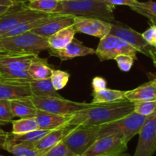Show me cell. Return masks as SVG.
<instances>
[{
  "instance_id": "obj_47",
  "label": "cell",
  "mask_w": 156,
  "mask_h": 156,
  "mask_svg": "<svg viewBox=\"0 0 156 156\" xmlns=\"http://www.w3.org/2000/svg\"><path fill=\"white\" fill-rule=\"evenodd\" d=\"M152 24H156V20H155V21H152Z\"/></svg>"
},
{
  "instance_id": "obj_12",
  "label": "cell",
  "mask_w": 156,
  "mask_h": 156,
  "mask_svg": "<svg viewBox=\"0 0 156 156\" xmlns=\"http://www.w3.org/2000/svg\"><path fill=\"white\" fill-rule=\"evenodd\" d=\"M76 33L85 34L100 39L110 33L111 23L97 18L75 17L73 24Z\"/></svg>"
},
{
  "instance_id": "obj_2",
  "label": "cell",
  "mask_w": 156,
  "mask_h": 156,
  "mask_svg": "<svg viewBox=\"0 0 156 156\" xmlns=\"http://www.w3.org/2000/svg\"><path fill=\"white\" fill-rule=\"evenodd\" d=\"M114 9L115 6L102 0H59L54 15L97 18L111 23L115 20Z\"/></svg>"
},
{
  "instance_id": "obj_48",
  "label": "cell",
  "mask_w": 156,
  "mask_h": 156,
  "mask_svg": "<svg viewBox=\"0 0 156 156\" xmlns=\"http://www.w3.org/2000/svg\"><path fill=\"white\" fill-rule=\"evenodd\" d=\"M154 50H155V51L156 52V47H154Z\"/></svg>"
},
{
  "instance_id": "obj_32",
  "label": "cell",
  "mask_w": 156,
  "mask_h": 156,
  "mask_svg": "<svg viewBox=\"0 0 156 156\" xmlns=\"http://www.w3.org/2000/svg\"><path fill=\"white\" fill-rule=\"evenodd\" d=\"M69 77V73L67 72L59 69H53L51 76H50V80H51L52 85L54 89L59 91L65 88L68 83Z\"/></svg>"
},
{
  "instance_id": "obj_42",
  "label": "cell",
  "mask_w": 156,
  "mask_h": 156,
  "mask_svg": "<svg viewBox=\"0 0 156 156\" xmlns=\"http://www.w3.org/2000/svg\"><path fill=\"white\" fill-rule=\"evenodd\" d=\"M11 6H5V5H0V16L2 15L3 14L5 13L10 8Z\"/></svg>"
},
{
  "instance_id": "obj_40",
  "label": "cell",
  "mask_w": 156,
  "mask_h": 156,
  "mask_svg": "<svg viewBox=\"0 0 156 156\" xmlns=\"http://www.w3.org/2000/svg\"><path fill=\"white\" fill-rule=\"evenodd\" d=\"M13 3L11 0H0V5H5V6H12Z\"/></svg>"
},
{
  "instance_id": "obj_21",
  "label": "cell",
  "mask_w": 156,
  "mask_h": 156,
  "mask_svg": "<svg viewBox=\"0 0 156 156\" xmlns=\"http://www.w3.org/2000/svg\"><path fill=\"white\" fill-rule=\"evenodd\" d=\"M53 69L48 63L47 59L39 57L38 55L34 57L27 72L34 80L50 79Z\"/></svg>"
},
{
  "instance_id": "obj_31",
  "label": "cell",
  "mask_w": 156,
  "mask_h": 156,
  "mask_svg": "<svg viewBox=\"0 0 156 156\" xmlns=\"http://www.w3.org/2000/svg\"><path fill=\"white\" fill-rule=\"evenodd\" d=\"M130 8L133 11L146 17L151 22L156 20V2L149 0L148 2H140Z\"/></svg>"
},
{
  "instance_id": "obj_45",
  "label": "cell",
  "mask_w": 156,
  "mask_h": 156,
  "mask_svg": "<svg viewBox=\"0 0 156 156\" xmlns=\"http://www.w3.org/2000/svg\"><path fill=\"white\" fill-rule=\"evenodd\" d=\"M6 55H10V54H8V53H2V52H0V58L2 57V56H6Z\"/></svg>"
},
{
  "instance_id": "obj_24",
  "label": "cell",
  "mask_w": 156,
  "mask_h": 156,
  "mask_svg": "<svg viewBox=\"0 0 156 156\" xmlns=\"http://www.w3.org/2000/svg\"><path fill=\"white\" fill-rule=\"evenodd\" d=\"M32 95L41 97H62L56 90L54 89L50 79L34 80L29 82Z\"/></svg>"
},
{
  "instance_id": "obj_20",
  "label": "cell",
  "mask_w": 156,
  "mask_h": 156,
  "mask_svg": "<svg viewBox=\"0 0 156 156\" xmlns=\"http://www.w3.org/2000/svg\"><path fill=\"white\" fill-rule=\"evenodd\" d=\"M35 56L33 54L6 55L0 58V66L12 69L27 71Z\"/></svg>"
},
{
  "instance_id": "obj_18",
  "label": "cell",
  "mask_w": 156,
  "mask_h": 156,
  "mask_svg": "<svg viewBox=\"0 0 156 156\" xmlns=\"http://www.w3.org/2000/svg\"><path fill=\"white\" fill-rule=\"evenodd\" d=\"M125 98L133 103L156 101V79L146 82L133 90L126 91Z\"/></svg>"
},
{
  "instance_id": "obj_49",
  "label": "cell",
  "mask_w": 156,
  "mask_h": 156,
  "mask_svg": "<svg viewBox=\"0 0 156 156\" xmlns=\"http://www.w3.org/2000/svg\"><path fill=\"white\" fill-rule=\"evenodd\" d=\"M1 80H2V79L1 77H0V81H1Z\"/></svg>"
},
{
  "instance_id": "obj_15",
  "label": "cell",
  "mask_w": 156,
  "mask_h": 156,
  "mask_svg": "<svg viewBox=\"0 0 156 156\" xmlns=\"http://www.w3.org/2000/svg\"><path fill=\"white\" fill-rule=\"evenodd\" d=\"M48 50L50 56L59 58L61 60H67L79 56H85L95 53V50L86 47L82 44V41L75 37L68 45L63 48L59 50L50 49Z\"/></svg>"
},
{
  "instance_id": "obj_9",
  "label": "cell",
  "mask_w": 156,
  "mask_h": 156,
  "mask_svg": "<svg viewBox=\"0 0 156 156\" xmlns=\"http://www.w3.org/2000/svg\"><path fill=\"white\" fill-rule=\"evenodd\" d=\"M49 15L50 14L30 10L26 4L13 5L5 13L0 16V36L21 23L37 19Z\"/></svg>"
},
{
  "instance_id": "obj_33",
  "label": "cell",
  "mask_w": 156,
  "mask_h": 156,
  "mask_svg": "<svg viewBox=\"0 0 156 156\" xmlns=\"http://www.w3.org/2000/svg\"><path fill=\"white\" fill-rule=\"evenodd\" d=\"M133 111L143 116H149L156 111V101L133 103Z\"/></svg>"
},
{
  "instance_id": "obj_5",
  "label": "cell",
  "mask_w": 156,
  "mask_h": 156,
  "mask_svg": "<svg viewBox=\"0 0 156 156\" xmlns=\"http://www.w3.org/2000/svg\"><path fill=\"white\" fill-rule=\"evenodd\" d=\"M100 127L91 125L74 126L62 142L72 152L81 156L98 139Z\"/></svg>"
},
{
  "instance_id": "obj_3",
  "label": "cell",
  "mask_w": 156,
  "mask_h": 156,
  "mask_svg": "<svg viewBox=\"0 0 156 156\" xmlns=\"http://www.w3.org/2000/svg\"><path fill=\"white\" fill-rule=\"evenodd\" d=\"M49 49L47 38L31 31L0 38V52L10 55H39L41 51Z\"/></svg>"
},
{
  "instance_id": "obj_38",
  "label": "cell",
  "mask_w": 156,
  "mask_h": 156,
  "mask_svg": "<svg viewBox=\"0 0 156 156\" xmlns=\"http://www.w3.org/2000/svg\"><path fill=\"white\" fill-rule=\"evenodd\" d=\"M93 92H98L107 88V81L104 78L96 76L92 80Z\"/></svg>"
},
{
  "instance_id": "obj_8",
  "label": "cell",
  "mask_w": 156,
  "mask_h": 156,
  "mask_svg": "<svg viewBox=\"0 0 156 156\" xmlns=\"http://www.w3.org/2000/svg\"><path fill=\"white\" fill-rule=\"evenodd\" d=\"M128 143L117 135L99 138L81 156H130L127 151Z\"/></svg>"
},
{
  "instance_id": "obj_35",
  "label": "cell",
  "mask_w": 156,
  "mask_h": 156,
  "mask_svg": "<svg viewBox=\"0 0 156 156\" xmlns=\"http://www.w3.org/2000/svg\"><path fill=\"white\" fill-rule=\"evenodd\" d=\"M14 117L11 111L9 101L0 100V123L7 124L12 123Z\"/></svg>"
},
{
  "instance_id": "obj_37",
  "label": "cell",
  "mask_w": 156,
  "mask_h": 156,
  "mask_svg": "<svg viewBox=\"0 0 156 156\" xmlns=\"http://www.w3.org/2000/svg\"><path fill=\"white\" fill-rule=\"evenodd\" d=\"M145 41L150 46L156 47V24H152L145 32L142 34Z\"/></svg>"
},
{
  "instance_id": "obj_23",
  "label": "cell",
  "mask_w": 156,
  "mask_h": 156,
  "mask_svg": "<svg viewBox=\"0 0 156 156\" xmlns=\"http://www.w3.org/2000/svg\"><path fill=\"white\" fill-rule=\"evenodd\" d=\"M10 108L14 117L19 118L34 117L36 116L37 109L28 98L10 101Z\"/></svg>"
},
{
  "instance_id": "obj_22",
  "label": "cell",
  "mask_w": 156,
  "mask_h": 156,
  "mask_svg": "<svg viewBox=\"0 0 156 156\" xmlns=\"http://www.w3.org/2000/svg\"><path fill=\"white\" fill-rule=\"evenodd\" d=\"M76 34V31L73 25L59 30L47 39L50 49L59 50L63 48L73 41Z\"/></svg>"
},
{
  "instance_id": "obj_7",
  "label": "cell",
  "mask_w": 156,
  "mask_h": 156,
  "mask_svg": "<svg viewBox=\"0 0 156 156\" xmlns=\"http://www.w3.org/2000/svg\"><path fill=\"white\" fill-rule=\"evenodd\" d=\"M137 53L138 51L127 42L115 35L108 34L100 39L94 54L97 55L101 61L114 59L120 54L129 55L136 60Z\"/></svg>"
},
{
  "instance_id": "obj_44",
  "label": "cell",
  "mask_w": 156,
  "mask_h": 156,
  "mask_svg": "<svg viewBox=\"0 0 156 156\" xmlns=\"http://www.w3.org/2000/svg\"><path fill=\"white\" fill-rule=\"evenodd\" d=\"M7 135H8V133L6 134H0V144H1L3 140L6 138Z\"/></svg>"
},
{
  "instance_id": "obj_43",
  "label": "cell",
  "mask_w": 156,
  "mask_h": 156,
  "mask_svg": "<svg viewBox=\"0 0 156 156\" xmlns=\"http://www.w3.org/2000/svg\"><path fill=\"white\" fill-rule=\"evenodd\" d=\"M150 58L152 59V62H153L154 66H155V67L156 68V52L155 51V50H153L151 52Z\"/></svg>"
},
{
  "instance_id": "obj_29",
  "label": "cell",
  "mask_w": 156,
  "mask_h": 156,
  "mask_svg": "<svg viewBox=\"0 0 156 156\" xmlns=\"http://www.w3.org/2000/svg\"><path fill=\"white\" fill-rule=\"evenodd\" d=\"M12 132L15 134L25 133L39 129L35 117L20 118L19 120H12Z\"/></svg>"
},
{
  "instance_id": "obj_17",
  "label": "cell",
  "mask_w": 156,
  "mask_h": 156,
  "mask_svg": "<svg viewBox=\"0 0 156 156\" xmlns=\"http://www.w3.org/2000/svg\"><path fill=\"white\" fill-rule=\"evenodd\" d=\"M73 127H74V125H66V126L49 131L43 138L34 143L35 146L41 152H46L62 142L66 136Z\"/></svg>"
},
{
  "instance_id": "obj_27",
  "label": "cell",
  "mask_w": 156,
  "mask_h": 156,
  "mask_svg": "<svg viewBox=\"0 0 156 156\" xmlns=\"http://www.w3.org/2000/svg\"><path fill=\"white\" fill-rule=\"evenodd\" d=\"M1 78L3 81L29 83L33 80L31 76L26 70H16L0 66Z\"/></svg>"
},
{
  "instance_id": "obj_39",
  "label": "cell",
  "mask_w": 156,
  "mask_h": 156,
  "mask_svg": "<svg viewBox=\"0 0 156 156\" xmlns=\"http://www.w3.org/2000/svg\"><path fill=\"white\" fill-rule=\"evenodd\" d=\"M102 1L113 6L126 5L131 7L138 2L139 0H102Z\"/></svg>"
},
{
  "instance_id": "obj_51",
  "label": "cell",
  "mask_w": 156,
  "mask_h": 156,
  "mask_svg": "<svg viewBox=\"0 0 156 156\" xmlns=\"http://www.w3.org/2000/svg\"><path fill=\"white\" fill-rule=\"evenodd\" d=\"M0 156H3V155H0Z\"/></svg>"
},
{
  "instance_id": "obj_34",
  "label": "cell",
  "mask_w": 156,
  "mask_h": 156,
  "mask_svg": "<svg viewBox=\"0 0 156 156\" xmlns=\"http://www.w3.org/2000/svg\"><path fill=\"white\" fill-rule=\"evenodd\" d=\"M37 156H78L72 152L66 146L61 142L51 149L43 152Z\"/></svg>"
},
{
  "instance_id": "obj_4",
  "label": "cell",
  "mask_w": 156,
  "mask_h": 156,
  "mask_svg": "<svg viewBox=\"0 0 156 156\" xmlns=\"http://www.w3.org/2000/svg\"><path fill=\"white\" fill-rule=\"evenodd\" d=\"M148 117L149 116H143L132 111L121 118L101 125L98 139L109 135H117L128 143L140 133Z\"/></svg>"
},
{
  "instance_id": "obj_50",
  "label": "cell",
  "mask_w": 156,
  "mask_h": 156,
  "mask_svg": "<svg viewBox=\"0 0 156 156\" xmlns=\"http://www.w3.org/2000/svg\"><path fill=\"white\" fill-rule=\"evenodd\" d=\"M0 77H1V71H0Z\"/></svg>"
},
{
  "instance_id": "obj_11",
  "label": "cell",
  "mask_w": 156,
  "mask_h": 156,
  "mask_svg": "<svg viewBox=\"0 0 156 156\" xmlns=\"http://www.w3.org/2000/svg\"><path fill=\"white\" fill-rule=\"evenodd\" d=\"M139 136L133 156H153L156 152V111L149 116Z\"/></svg>"
},
{
  "instance_id": "obj_16",
  "label": "cell",
  "mask_w": 156,
  "mask_h": 156,
  "mask_svg": "<svg viewBox=\"0 0 156 156\" xmlns=\"http://www.w3.org/2000/svg\"><path fill=\"white\" fill-rule=\"evenodd\" d=\"M73 114H56L47 111L38 110L37 111L36 118L39 129L44 130H53L57 128L68 125Z\"/></svg>"
},
{
  "instance_id": "obj_41",
  "label": "cell",
  "mask_w": 156,
  "mask_h": 156,
  "mask_svg": "<svg viewBox=\"0 0 156 156\" xmlns=\"http://www.w3.org/2000/svg\"><path fill=\"white\" fill-rule=\"evenodd\" d=\"M14 5H18V4H27V2L30 1V0H11Z\"/></svg>"
},
{
  "instance_id": "obj_26",
  "label": "cell",
  "mask_w": 156,
  "mask_h": 156,
  "mask_svg": "<svg viewBox=\"0 0 156 156\" xmlns=\"http://www.w3.org/2000/svg\"><path fill=\"white\" fill-rule=\"evenodd\" d=\"M53 15H54V14H50V15H47V16L43 17V18L21 23V24H19L18 25H17L16 27H15L14 28L11 29L10 30L6 32L5 34L1 35V36H0V38L15 36V35H18L30 31V30H32L33 29L37 27L38 26L41 25V24H43L44 23L47 22V21H48L49 19H50Z\"/></svg>"
},
{
  "instance_id": "obj_36",
  "label": "cell",
  "mask_w": 156,
  "mask_h": 156,
  "mask_svg": "<svg viewBox=\"0 0 156 156\" xmlns=\"http://www.w3.org/2000/svg\"><path fill=\"white\" fill-rule=\"evenodd\" d=\"M114 60H116V62H117L118 68L122 72L126 73L132 69L135 59L133 56H129V55L120 54L116 56L114 58Z\"/></svg>"
},
{
  "instance_id": "obj_13",
  "label": "cell",
  "mask_w": 156,
  "mask_h": 156,
  "mask_svg": "<svg viewBox=\"0 0 156 156\" xmlns=\"http://www.w3.org/2000/svg\"><path fill=\"white\" fill-rule=\"evenodd\" d=\"M74 16L69 15H54L47 22L30 30L39 36L48 38L59 30L73 25Z\"/></svg>"
},
{
  "instance_id": "obj_6",
  "label": "cell",
  "mask_w": 156,
  "mask_h": 156,
  "mask_svg": "<svg viewBox=\"0 0 156 156\" xmlns=\"http://www.w3.org/2000/svg\"><path fill=\"white\" fill-rule=\"evenodd\" d=\"M38 110L56 114H73L91 106V103H82L67 100L62 97H41L32 95L29 98Z\"/></svg>"
},
{
  "instance_id": "obj_19",
  "label": "cell",
  "mask_w": 156,
  "mask_h": 156,
  "mask_svg": "<svg viewBox=\"0 0 156 156\" xmlns=\"http://www.w3.org/2000/svg\"><path fill=\"white\" fill-rule=\"evenodd\" d=\"M0 148L15 156H37L43 153L37 149L34 143L14 142L6 138L1 143Z\"/></svg>"
},
{
  "instance_id": "obj_10",
  "label": "cell",
  "mask_w": 156,
  "mask_h": 156,
  "mask_svg": "<svg viewBox=\"0 0 156 156\" xmlns=\"http://www.w3.org/2000/svg\"><path fill=\"white\" fill-rule=\"evenodd\" d=\"M111 26L109 34L121 38L133 47L138 52L150 57L151 52L154 50V47L145 41L142 34L116 20L111 23Z\"/></svg>"
},
{
  "instance_id": "obj_14",
  "label": "cell",
  "mask_w": 156,
  "mask_h": 156,
  "mask_svg": "<svg viewBox=\"0 0 156 156\" xmlns=\"http://www.w3.org/2000/svg\"><path fill=\"white\" fill-rule=\"evenodd\" d=\"M29 83L0 81V100L13 101L31 97Z\"/></svg>"
},
{
  "instance_id": "obj_30",
  "label": "cell",
  "mask_w": 156,
  "mask_h": 156,
  "mask_svg": "<svg viewBox=\"0 0 156 156\" xmlns=\"http://www.w3.org/2000/svg\"><path fill=\"white\" fill-rule=\"evenodd\" d=\"M59 0H30L27 6L30 10L47 14H54Z\"/></svg>"
},
{
  "instance_id": "obj_52",
  "label": "cell",
  "mask_w": 156,
  "mask_h": 156,
  "mask_svg": "<svg viewBox=\"0 0 156 156\" xmlns=\"http://www.w3.org/2000/svg\"><path fill=\"white\" fill-rule=\"evenodd\" d=\"M155 79H156V78H155Z\"/></svg>"
},
{
  "instance_id": "obj_25",
  "label": "cell",
  "mask_w": 156,
  "mask_h": 156,
  "mask_svg": "<svg viewBox=\"0 0 156 156\" xmlns=\"http://www.w3.org/2000/svg\"><path fill=\"white\" fill-rule=\"evenodd\" d=\"M125 93H126V91L111 89V88H106L101 91L92 93L93 99L91 104L93 105L109 104L124 100L126 99L125 98Z\"/></svg>"
},
{
  "instance_id": "obj_46",
  "label": "cell",
  "mask_w": 156,
  "mask_h": 156,
  "mask_svg": "<svg viewBox=\"0 0 156 156\" xmlns=\"http://www.w3.org/2000/svg\"><path fill=\"white\" fill-rule=\"evenodd\" d=\"M6 133H7V132H5V131H4L2 129L0 128V134H6Z\"/></svg>"
},
{
  "instance_id": "obj_28",
  "label": "cell",
  "mask_w": 156,
  "mask_h": 156,
  "mask_svg": "<svg viewBox=\"0 0 156 156\" xmlns=\"http://www.w3.org/2000/svg\"><path fill=\"white\" fill-rule=\"evenodd\" d=\"M50 130H44V129H38L31 132L25 133L15 134L13 133H8L6 139L14 142H25V143H34L44 136Z\"/></svg>"
},
{
  "instance_id": "obj_1",
  "label": "cell",
  "mask_w": 156,
  "mask_h": 156,
  "mask_svg": "<svg viewBox=\"0 0 156 156\" xmlns=\"http://www.w3.org/2000/svg\"><path fill=\"white\" fill-rule=\"evenodd\" d=\"M133 111V103L124 100L109 104L91 105L72 115L68 125L101 126L120 119Z\"/></svg>"
}]
</instances>
